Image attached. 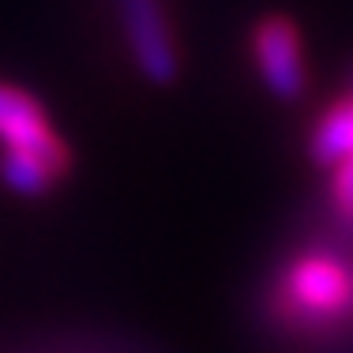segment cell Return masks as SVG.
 Segmentation results:
<instances>
[{
	"label": "cell",
	"instance_id": "cell-5",
	"mask_svg": "<svg viewBox=\"0 0 353 353\" xmlns=\"http://www.w3.org/2000/svg\"><path fill=\"white\" fill-rule=\"evenodd\" d=\"M308 150L319 165H339L353 158V98H342L327 109L323 117L316 121L312 139H308Z\"/></svg>",
	"mask_w": 353,
	"mask_h": 353
},
{
	"label": "cell",
	"instance_id": "cell-2",
	"mask_svg": "<svg viewBox=\"0 0 353 353\" xmlns=\"http://www.w3.org/2000/svg\"><path fill=\"white\" fill-rule=\"evenodd\" d=\"M252 57L267 90L282 102H297L305 94V49L301 30L285 15H267L252 30Z\"/></svg>",
	"mask_w": 353,
	"mask_h": 353
},
{
	"label": "cell",
	"instance_id": "cell-6",
	"mask_svg": "<svg viewBox=\"0 0 353 353\" xmlns=\"http://www.w3.org/2000/svg\"><path fill=\"white\" fill-rule=\"evenodd\" d=\"M0 176H4V184L12 192H19V196H41V192H49L57 184V176H64V173L57 170L53 162L30 154V150H4V158H0Z\"/></svg>",
	"mask_w": 353,
	"mask_h": 353
},
{
	"label": "cell",
	"instance_id": "cell-4",
	"mask_svg": "<svg viewBox=\"0 0 353 353\" xmlns=\"http://www.w3.org/2000/svg\"><path fill=\"white\" fill-rule=\"evenodd\" d=\"M121 19L128 49L136 57V68L150 83H173L176 79V46L170 34V23L158 0H121Z\"/></svg>",
	"mask_w": 353,
	"mask_h": 353
},
{
	"label": "cell",
	"instance_id": "cell-1",
	"mask_svg": "<svg viewBox=\"0 0 353 353\" xmlns=\"http://www.w3.org/2000/svg\"><path fill=\"white\" fill-rule=\"evenodd\" d=\"M279 305L290 319L327 323L353 308V267L331 252H305L282 274Z\"/></svg>",
	"mask_w": 353,
	"mask_h": 353
},
{
	"label": "cell",
	"instance_id": "cell-3",
	"mask_svg": "<svg viewBox=\"0 0 353 353\" xmlns=\"http://www.w3.org/2000/svg\"><path fill=\"white\" fill-rule=\"evenodd\" d=\"M0 143L4 150H30V154L53 162L57 170H68V147L49 128V117L27 90L0 83Z\"/></svg>",
	"mask_w": 353,
	"mask_h": 353
},
{
	"label": "cell",
	"instance_id": "cell-7",
	"mask_svg": "<svg viewBox=\"0 0 353 353\" xmlns=\"http://www.w3.org/2000/svg\"><path fill=\"white\" fill-rule=\"evenodd\" d=\"M331 199H334V211L346 222H353V158L331 165Z\"/></svg>",
	"mask_w": 353,
	"mask_h": 353
}]
</instances>
